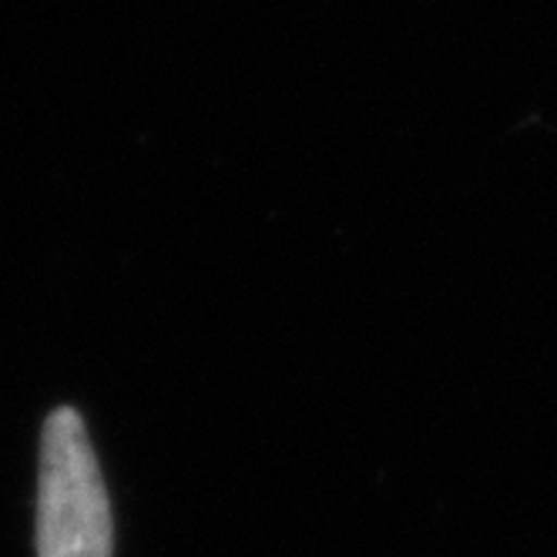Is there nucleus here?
I'll return each mask as SVG.
<instances>
[{"label": "nucleus", "mask_w": 557, "mask_h": 557, "mask_svg": "<svg viewBox=\"0 0 557 557\" xmlns=\"http://www.w3.org/2000/svg\"><path fill=\"white\" fill-rule=\"evenodd\" d=\"M37 557H111L114 524L85 417L58 407L45 420L37 467Z\"/></svg>", "instance_id": "nucleus-1"}]
</instances>
